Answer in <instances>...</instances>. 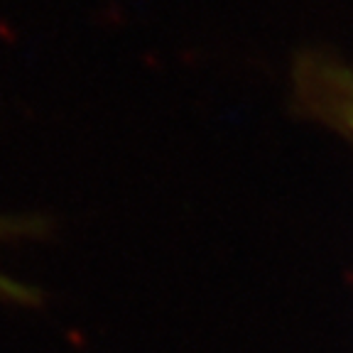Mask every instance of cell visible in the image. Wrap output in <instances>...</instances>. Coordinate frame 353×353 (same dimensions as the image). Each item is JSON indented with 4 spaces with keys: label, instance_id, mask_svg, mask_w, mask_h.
<instances>
[{
    "label": "cell",
    "instance_id": "6da1fadb",
    "mask_svg": "<svg viewBox=\"0 0 353 353\" xmlns=\"http://www.w3.org/2000/svg\"><path fill=\"white\" fill-rule=\"evenodd\" d=\"M3 226H6V223H0V231H3ZM0 299H12V302H30V299H34V292H32V290H28L25 285L10 280V277H6L3 272H0Z\"/></svg>",
    "mask_w": 353,
    "mask_h": 353
}]
</instances>
